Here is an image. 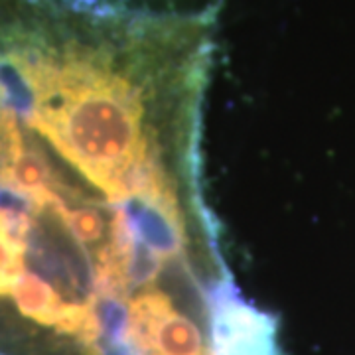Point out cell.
I'll return each mask as SVG.
<instances>
[{"instance_id":"cell-1","label":"cell","mask_w":355,"mask_h":355,"mask_svg":"<svg viewBox=\"0 0 355 355\" xmlns=\"http://www.w3.org/2000/svg\"><path fill=\"white\" fill-rule=\"evenodd\" d=\"M209 69L127 10L0 16V355H225Z\"/></svg>"}]
</instances>
